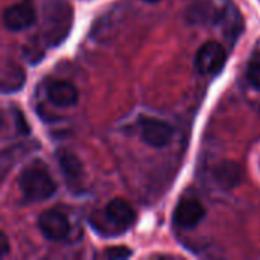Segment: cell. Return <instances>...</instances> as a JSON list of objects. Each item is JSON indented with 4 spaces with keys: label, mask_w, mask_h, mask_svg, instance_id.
Instances as JSON below:
<instances>
[{
    "label": "cell",
    "mask_w": 260,
    "mask_h": 260,
    "mask_svg": "<svg viewBox=\"0 0 260 260\" xmlns=\"http://www.w3.org/2000/svg\"><path fill=\"white\" fill-rule=\"evenodd\" d=\"M18 189L26 201L49 200L56 192V183L41 160L29 163L18 177Z\"/></svg>",
    "instance_id": "6da1fadb"
},
{
    "label": "cell",
    "mask_w": 260,
    "mask_h": 260,
    "mask_svg": "<svg viewBox=\"0 0 260 260\" xmlns=\"http://www.w3.org/2000/svg\"><path fill=\"white\" fill-rule=\"evenodd\" d=\"M72 8L66 0H44L43 3V32L49 44L62 43L72 26Z\"/></svg>",
    "instance_id": "7a4b0ae2"
},
{
    "label": "cell",
    "mask_w": 260,
    "mask_h": 260,
    "mask_svg": "<svg viewBox=\"0 0 260 260\" xmlns=\"http://www.w3.org/2000/svg\"><path fill=\"white\" fill-rule=\"evenodd\" d=\"M227 61V52L218 41L204 43L195 55V69L201 75H218Z\"/></svg>",
    "instance_id": "3957f363"
},
{
    "label": "cell",
    "mask_w": 260,
    "mask_h": 260,
    "mask_svg": "<svg viewBox=\"0 0 260 260\" xmlns=\"http://www.w3.org/2000/svg\"><path fill=\"white\" fill-rule=\"evenodd\" d=\"M142 140L152 148H163L171 143L174 128L157 117H142L139 122Z\"/></svg>",
    "instance_id": "277c9868"
},
{
    "label": "cell",
    "mask_w": 260,
    "mask_h": 260,
    "mask_svg": "<svg viewBox=\"0 0 260 260\" xmlns=\"http://www.w3.org/2000/svg\"><path fill=\"white\" fill-rule=\"evenodd\" d=\"M38 229L41 235L52 242L64 241L70 233V224L67 216L56 209L44 210L38 216Z\"/></svg>",
    "instance_id": "5b68a950"
},
{
    "label": "cell",
    "mask_w": 260,
    "mask_h": 260,
    "mask_svg": "<svg viewBox=\"0 0 260 260\" xmlns=\"http://www.w3.org/2000/svg\"><path fill=\"white\" fill-rule=\"evenodd\" d=\"M37 20L35 8L30 2L23 0L8 6L3 11V24L8 30H23L30 27Z\"/></svg>",
    "instance_id": "8992f818"
},
{
    "label": "cell",
    "mask_w": 260,
    "mask_h": 260,
    "mask_svg": "<svg viewBox=\"0 0 260 260\" xmlns=\"http://www.w3.org/2000/svg\"><path fill=\"white\" fill-rule=\"evenodd\" d=\"M206 207L195 198H181L174 210V224L180 229H195L206 218Z\"/></svg>",
    "instance_id": "52a82bcc"
},
{
    "label": "cell",
    "mask_w": 260,
    "mask_h": 260,
    "mask_svg": "<svg viewBox=\"0 0 260 260\" xmlns=\"http://www.w3.org/2000/svg\"><path fill=\"white\" fill-rule=\"evenodd\" d=\"M212 178L215 180V183L225 190H232L236 189L244 178V169L239 163L236 161H221L218 163L213 171H212Z\"/></svg>",
    "instance_id": "ba28073f"
},
{
    "label": "cell",
    "mask_w": 260,
    "mask_h": 260,
    "mask_svg": "<svg viewBox=\"0 0 260 260\" xmlns=\"http://www.w3.org/2000/svg\"><path fill=\"white\" fill-rule=\"evenodd\" d=\"M105 216L107 219L116 225L120 230L129 229L136 221V212L131 207V204L122 198L111 200L105 207Z\"/></svg>",
    "instance_id": "9c48e42d"
},
{
    "label": "cell",
    "mask_w": 260,
    "mask_h": 260,
    "mask_svg": "<svg viewBox=\"0 0 260 260\" xmlns=\"http://www.w3.org/2000/svg\"><path fill=\"white\" fill-rule=\"evenodd\" d=\"M56 160H58L59 169H61L67 184L72 187L78 186L79 181L82 180V175H84L81 160L73 152H70L67 149H58L56 151Z\"/></svg>",
    "instance_id": "30bf717a"
},
{
    "label": "cell",
    "mask_w": 260,
    "mask_h": 260,
    "mask_svg": "<svg viewBox=\"0 0 260 260\" xmlns=\"http://www.w3.org/2000/svg\"><path fill=\"white\" fill-rule=\"evenodd\" d=\"M47 98L58 107H73L78 102V90L67 81H53L47 85Z\"/></svg>",
    "instance_id": "8fae6325"
},
{
    "label": "cell",
    "mask_w": 260,
    "mask_h": 260,
    "mask_svg": "<svg viewBox=\"0 0 260 260\" xmlns=\"http://www.w3.org/2000/svg\"><path fill=\"white\" fill-rule=\"evenodd\" d=\"M26 82V75L24 70L17 66L11 64L3 69V76H2V90L3 93H12L18 91Z\"/></svg>",
    "instance_id": "7c38bea8"
},
{
    "label": "cell",
    "mask_w": 260,
    "mask_h": 260,
    "mask_svg": "<svg viewBox=\"0 0 260 260\" xmlns=\"http://www.w3.org/2000/svg\"><path fill=\"white\" fill-rule=\"evenodd\" d=\"M247 78L254 88L260 90V56H256L250 61L247 67Z\"/></svg>",
    "instance_id": "4fadbf2b"
},
{
    "label": "cell",
    "mask_w": 260,
    "mask_h": 260,
    "mask_svg": "<svg viewBox=\"0 0 260 260\" xmlns=\"http://www.w3.org/2000/svg\"><path fill=\"white\" fill-rule=\"evenodd\" d=\"M12 113H14V126H15L17 133L20 136H27L30 133V128H29V123H27L23 111H20L18 108H12Z\"/></svg>",
    "instance_id": "5bb4252c"
},
{
    "label": "cell",
    "mask_w": 260,
    "mask_h": 260,
    "mask_svg": "<svg viewBox=\"0 0 260 260\" xmlns=\"http://www.w3.org/2000/svg\"><path fill=\"white\" fill-rule=\"evenodd\" d=\"M104 256L108 259H128L133 256V251L128 247H110L104 251Z\"/></svg>",
    "instance_id": "9a60e30c"
},
{
    "label": "cell",
    "mask_w": 260,
    "mask_h": 260,
    "mask_svg": "<svg viewBox=\"0 0 260 260\" xmlns=\"http://www.w3.org/2000/svg\"><path fill=\"white\" fill-rule=\"evenodd\" d=\"M0 241H2V256H6L9 251V245H8V238L5 233L0 235Z\"/></svg>",
    "instance_id": "2e32d148"
},
{
    "label": "cell",
    "mask_w": 260,
    "mask_h": 260,
    "mask_svg": "<svg viewBox=\"0 0 260 260\" xmlns=\"http://www.w3.org/2000/svg\"><path fill=\"white\" fill-rule=\"evenodd\" d=\"M143 2H148V3H157V2H160V0H143Z\"/></svg>",
    "instance_id": "e0dca14e"
}]
</instances>
